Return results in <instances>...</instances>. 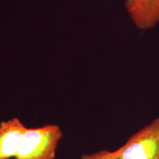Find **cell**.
Returning a JSON list of instances; mask_svg holds the SVG:
<instances>
[{"label":"cell","mask_w":159,"mask_h":159,"mask_svg":"<svg viewBox=\"0 0 159 159\" xmlns=\"http://www.w3.org/2000/svg\"><path fill=\"white\" fill-rule=\"evenodd\" d=\"M63 132L57 125L27 128L12 159H55Z\"/></svg>","instance_id":"6da1fadb"},{"label":"cell","mask_w":159,"mask_h":159,"mask_svg":"<svg viewBox=\"0 0 159 159\" xmlns=\"http://www.w3.org/2000/svg\"><path fill=\"white\" fill-rule=\"evenodd\" d=\"M114 153L117 159H159V118L132 135Z\"/></svg>","instance_id":"7a4b0ae2"},{"label":"cell","mask_w":159,"mask_h":159,"mask_svg":"<svg viewBox=\"0 0 159 159\" xmlns=\"http://www.w3.org/2000/svg\"><path fill=\"white\" fill-rule=\"evenodd\" d=\"M125 7L139 30L152 29L159 23V0H126Z\"/></svg>","instance_id":"3957f363"},{"label":"cell","mask_w":159,"mask_h":159,"mask_svg":"<svg viewBox=\"0 0 159 159\" xmlns=\"http://www.w3.org/2000/svg\"><path fill=\"white\" fill-rule=\"evenodd\" d=\"M27 128L16 117L0 123V159L13 158L16 156Z\"/></svg>","instance_id":"277c9868"},{"label":"cell","mask_w":159,"mask_h":159,"mask_svg":"<svg viewBox=\"0 0 159 159\" xmlns=\"http://www.w3.org/2000/svg\"><path fill=\"white\" fill-rule=\"evenodd\" d=\"M80 159H117L114 152L102 150L91 154H84Z\"/></svg>","instance_id":"5b68a950"}]
</instances>
